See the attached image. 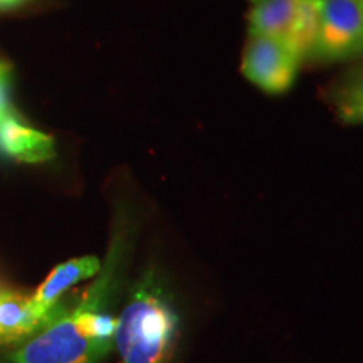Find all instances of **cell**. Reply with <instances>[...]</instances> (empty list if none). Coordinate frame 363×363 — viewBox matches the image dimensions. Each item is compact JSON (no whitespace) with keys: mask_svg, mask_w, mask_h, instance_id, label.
<instances>
[{"mask_svg":"<svg viewBox=\"0 0 363 363\" xmlns=\"http://www.w3.org/2000/svg\"><path fill=\"white\" fill-rule=\"evenodd\" d=\"M131 252V225L125 212L116 216L106 259L94 283L81 296L59 303L35 333L6 355V363H103L115 347L118 318L111 305Z\"/></svg>","mask_w":363,"mask_h":363,"instance_id":"obj_1","label":"cell"},{"mask_svg":"<svg viewBox=\"0 0 363 363\" xmlns=\"http://www.w3.org/2000/svg\"><path fill=\"white\" fill-rule=\"evenodd\" d=\"M180 316L174 294L155 267L131 284L118 316L115 345L125 363H177Z\"/></svg>","mask_w":363,"mask_h":363,"instance_id":"obj_2","label":"cell"},{"mask_svg":"<svg viewBox=\"0 0 363 363\" xmlns=\"http://www.w3.org/2000/svg\"><path fill=\"white\" fill-rule=\"evenodd\" d=\"M363 54V4L360 0H325L320 27L306 59L348 61Z\"/></svg>","mask_w":363,"mask_h":363,"instance_id":"obj_3","label":"cell"},{"mask_svg":"<svg viewBox=\"0 0 363 363\" xmlns=\"http://www.w3.org/2000/svg\"><path fill=\"white\" fill-rule=\"evenodd\" d=\"M303 57L288 40L251 34L242 54V74L267 94L291 88Z\"/></svg>","mask_w":363,"mask_h":363,"instance_id":"obj_4","label":"cell"},{"mask_svg":"<svg viewBox=\"0 0 363 363\" xmlns=\"http://www.w3.org/2000/svg\"><path fill=\"white\" fill-rule=\"evenodd\" d=\"M101 264L103 262L96 256H83L54 267L44 283L35 289V293L30 294L35 313L49 320L56 313L66 291H69L72 286L81 281L94 278L101 271Z\"/></svg>","mask_w":363,"mask_h":363,"instance_id":"obj_5","label":"cell"},{"mask_svg":"<svg viewBox=\"0 0 363 363\" xmlns=\"http://www.w3.org/2000/svg\"><path fill=\"white\" fill-rule=\"evenodd\" d=\"M0 152L22 163H43L56 157L54 138L9 115L0 120Z\"/></svg>","mask_w":363,"mask_h":363,"instance_id":"obj_6","label":"cell"},{"mask_svg":"<svg viewBox=\"0 0 363 363\" xmlns=\"http://www.w3.org/2000/svg\"><path fill=\"white\" fill-rule=\"evenodd\" d=\"M45 321L48 318L35 313L30 294L0 283V343H19Z\"/></svg>","mask_w":363,"mask_h":363,"instance_id":"obj_7","label":"cell"},{"mask_svg":"<svg viewBox=\"0 0 363 363\" xmlns=\"http://www.w3.org/2000/svg\"><path fill=\"white\" fill-rule=\"evenodd\" d=\"M301 0H261L249 13V35L262 34L288 40L296 27Z\"/></svg>","mask_w":363,"mask_h":363,"instance_id":"obj_8","label":"cell"},{"mask_svg":"<svg viewBox=\"0 0 363 363\" xmlns=\"http://www.w3.org/2000/svg\"><path fill=\"white\" fill-rule=\"evenodd\" d=\"M328 101L342 123L363 125V66L338 79L330 89Z\"/></svg>","mask_w":363,"mask_h":363,"instance_id":"obj_9","label":"cell"},{"mask_svg":"<svg viewBox=\"0 0 363 363\" xmlns=\"http://www.w3.org/2000/svg\"><path fill=\"white\" fill-rule=\"evenodd\" d=\"M9 84H11V72L6 65L0 62V120L12 115L11 101H9Z\"/></svg>","mask_w":363,"mask_h":363,"instance_id":"obj_10","label":"cell"},{"mask_svg":"<svg viewBox=\"0 0 363 363\" xmlns=\"http://www.w3.org/2000/svg\"><path fill=\"white\" fill-rule=\"evenodd\" d=\"M22 2H24V0H0V7H13L19 6Z\"/></svg>","mask_w":363,"mask_h":363,"instance_id":"obj_11","label":"cell"},{"mask_svg":"<svg viewBox=\"0 0 363 363\" xmlns=\"http://www.w3.org/2000/svg\"><path fill=\"white\" fill-rule=\"evenodd\" d=\"M257 2H261V0H251V4L254 6V4H257Z\"/></svg>","mask_w":363,"mask_h":363,"instance_id":"obj_12","label":"cell"},{"mask_svg":"<svg viewBox=\"0 0 363 363\" xmlns=\"http://www.w3.org/2000/svg\"><path fill=\"white\" fill-rule=\"evenodd\" d=\"M360 2H362V4H363V0H360Z\"/></svg>","mask_w":363,"mask_h":363,"instance_id":"obj_13","label":"cell"}]
</instances>
